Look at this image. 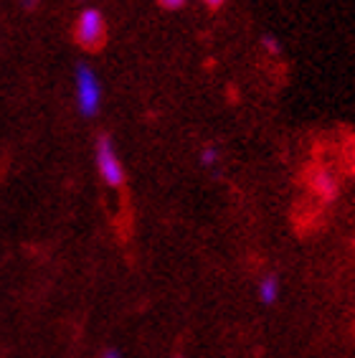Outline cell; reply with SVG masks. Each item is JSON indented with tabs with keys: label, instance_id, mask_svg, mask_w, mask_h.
<instances>
[{
	"label": "cell",
	"instance_id": "cell-4",
	"mask_svg": "<svg viewBox=\"0 0 355 358\" xmlns=\"http://www.w3.org/2000/svg\"><path fill=\"white\" fill-rule=\"evenodd\" d=\"M310 183H312V191L317 193L322 201H335V199H338V193H340L338 180H335L328 171H314Z\"/></svg>",
	"mask_w": 355,
	"mask_h": 358
},
{
	"label": "cell",
	"instance_id": "cell-11",
	"mask_svg": "<svg viewBox=\"0 0 355 358\" xmlns=\"http://www.w3.org/2000/svg\"><path fill=\"white\" fill-rule=\"evenodd\" d=\"M205 6H211V8H219V6H224V0H203Z\"/></svg>",
	"mask_w": 355,
	"mask_h": 358
},
{
	"label": "cell",
	"instance_id": "cell-10",
	"mask_svg": "<svg viewBox=\"0 0 355 358\" xmlns=\"http://www.w3.org/2000/svg\"><path fill=\"white\" fill-rule=\"evenodd\" d=\"M102 358H122V356H119V351H117V348H110V351H104Z\"/></svg>",
	"mask_w": 355,
	"mask_h": 358
},
{
	"label": "cell",
	"instance_id": "cell-7",
	"mask_svg": "<svg viewBox=\"0 0 355 358\" xmlns=\"http://www.w3.org/2000/svg\"><path fill=\"white\" fill-rule=\"evenodd\" d=\"M259 41H261V46H264V51H269L272 56H280V54H282V43L277 41V38H274L272 34L261 36Z\"/></svg>",
	"mask_w": 355,
	"mask_h": 358
},
{
	"label": "cell",
	"instance_id": "cell-5",
	"mask_svg": "<svg viewBox=\"0 0 355 358\" xmlns=\"http://www.w3.org/2000/svg\"><path fill=\"white\" fill-rule=\"evenodd\" d=\"M282 295V285H280V277L277 275H264L259 277V282H256V297H259L261 305H274L280 300Z\"/></svg>",
	"mask_w": 355,
	"mask_h": 358
},
{
	"label": "cell",
	"instance_id": "cell-3",
	"mask_svg": "<svg viewBox=\"0 0 355 358\" xmlns=\"http://www.w3.org/2000/svg\"><path fill=\"white\" fill-rule=\"evenodd\" d=\"M107 38V23L96 8H84L76 21V41L84 48H99Z\"/></svg>",
	"mask_w": 355,
	"mask_h": 358
},
{
	"label": "cell",
	"instance_id": "cell-9",
	"mask_svg": "<svg viewBox=\"0 0 355 358\" xmlns=\"http://www.w3.org/2000/svg\"><path fill=\"white\" fill-rule=\"evenodd\" d=\"M38 3H41V0H21V6L28 8V10H34V8L38 6Z\"/></svg>",
	"mask_w": 355,
	"mask_h": 358
},
{
	"label": "cell",
	"instance_id": "cell-2",
	"mask_svg": "<svg viewBox=\"0 0 355 358\" xmlns=\"http://www.w3.org/2000/svg\"><path fill=\"white\" fill-rule=\"evenodd\" d=\"M94 160H96L99 178H102L107 186L110 188H122L124 186V166H122V160H119V155H117L112 138L102 135V138L96 140Z\"/></svg>",
	"mask_w": 355,
	"mask_h": 358
},
{
	"label": "cell",
	"instance_id": "cell-12",
	"mask_svg": "<svg viewBox=\"0 0 355 358\" xmlns=\"http://www.w3.org/2000/svg\"><path fill=\"white\" fill-rule=\"evenodd\" d=\"M175 358H183V356H175Z\"/></svg>",
	"mask_w": 355,
	"mask_h": 358
},
{
	"label": "cell",
	"instance_id": "cell-6",
	"mask_svg": "<svg viewBox=\"0 0 355 358\" xmlns=\"http://www.w3.org/2000/svg\"><path fill=\"white\" fill-rule=\"evenodd\" d=\"M198 160H201V166H203V168H213L216 163H219V148H213V145H205L203 150H201Z\"/></svg>",
	"mask_w": 355,
	"mask_h": 358
},
{
	"label": "cell",
	"instance_id": "cell-1",
	"mask_svg": "<svg viewBox=\"0 0 355 358\" xmlns=\"http://www.w3.org/2000/svg\"><path fill=\"white\" fill-rule=\"evenodd\" d=\"M76 84V107L84 117H94L102 107V84L96 79L94 69L89 64H79L74 69Z\"/></svg>",
	"mask_w": 355,
	"mask_h": 358
},
{
	"label": "cell",
	"instance_id": "cell-8",
	"mask_svg": "<svg viewBox=\"0 0 355 358\" xmlns=\"http://www.w3.org/2000/svg\"><path fill=\"white\" fill-rule=\"evenodd\" d=\"M160 6L168 8V10H178V8L185 6V0H160Z\"/></svg>",
	"mask_w": 355,
	"mask_h": 358
}]
</instances>
